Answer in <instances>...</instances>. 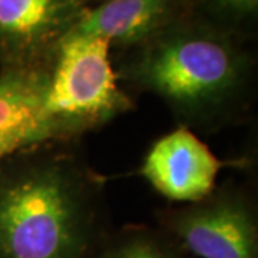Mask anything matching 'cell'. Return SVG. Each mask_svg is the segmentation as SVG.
<instances>
[{"label": "cell", "instance_id": "1", "mask_svg": "<svg viewBox=\"0 0 258 258\" xmlns=\"http://www.w3.org/2000/svg\"><path fill=\"white\" fill-rule=\"evenodd\" d=\"M71 142L0 162V258H83L103 211V181Z\"/></svg>", "mask_w": 258, "mask_h": 258}, {"label": "cell", "instance_id": "2", "mask_svg": "<svg viewBox=\"0 0 258 258\" xmlns=\"http://www.w3.org/2000/svg\"><path fill=\"white\" fill-rule=\"evenodd\" d=\"M120 64L119 78L159 96L188 129L214 132L252 101V62L218 29L179 19Z\"/></svg>", "mask_w": 258, "mask_h": 258}, {"label": "cell", "instance_id": "3", "mask_svg": "<svg viewBox=\"0 0 258 258\" xmlns=\"http://www.w3.org/2000/svg\"><path fill=\"white\" fill-rule=\"evenodd\" d=\"M109 50L103 37L68 33L47 57L43 106L57 141H74L134 108Z\"/></svg>", "mask_w": 258, "mask_h": 258}, {"label": "cell", "instance_id": "4", "mask_svg": "<svg viewBox=\"0 0 258 258\" xmlns=\"http://www.w3.org/2000/svg\"><path fill=\"white\" fill-rule=\"evenodd\" d=\"M162 222L201 258H258L257 208L240 184L225 182L208 197L161 215Z\"/></svg>", "mask_w": 258, "mask_h": 258}, {"label": "cell", "instance_id": "5", "mask_svg": "<svg viewBox=\"0 0 258 258\" xmlns=\"http://www.w3.org/2000/svg\"><path fill=\"white\" fill-rule=\"evenodd\" d=\"M88 9L81 0H0L2 68H39Z\"/></svg>", "mask_w": 258, "mask_h": 258}, {"label": "cell", "instance_id": "6", "mask_svg": "<svg viewBox=\"0 0 258 258\" xmlns=\"http://www.w3.org/2000/svg\"><path fill=\"white\" fill-rule=\"evenodd\" d=\"M224 165L191 129L181 126L151 147L139 175L166 200L192 204L215 189Z\"/></svg>", "mask_w": 258, "mask_h": 258}, {"label": "cell", "instance_id": "7", "mask_svg": "<svg viewBox=\"0 0 258 258\" xmlns=\"http://www.w3.org/2000/svg\"><path fill=\"white\" fill-rule=\"evenodd\" d=\"M45 68L0 71V162L33 145L57 141L45 113Z\"/></svg>", "mask_w": 258, "mask_h": 258}, {"label": "cell", "instance_id": "8", "mask_svg": "<svg viewBox=\"0 0 258 258\" xmlns=\"http://www.w3.org/2000/svg\"><path fill=\"white\" fill-rule=\"evenodd\" d=\"M181 19L178 0H106L86 9L69 33L99 36L111 46H138Z\"/></svg>", "mask_w": 258, "mask_h": 258}, {"label": "cell", "instance_id": "9", "mask_svg": "<svg viewBox=\"0 0 258 258\" xmlns=\"http://www.w3.org/2000/svg\"><path fill=\"white\" fill-rule=\"evenodd\" d=\"M106 258H176L165 244L149 231L135 230L126 234L113 248L109 249Z\"/></svg>", "mask_w": 258, "mask_h": 258}, {"label": "cell", "instance_id": "10", "mask_svg": "<svg viewBox=\"0 0 258 258\" xmlns=\"http://www.w3.org/2000/svg\"><path fill=\"white\" fill-rule=\"evenodd\" d=\"M212 6L235 18L249 16L257 12L258 0H210Z\"/></svg>", "mask_w": 258, "mask_h": 258}, {"label": "cell", "instance_id": "11", "mask_svg": "<svg viewBox=\"0 0 258 258\" xmlns=\"http://www.w3.org/2000/svg\"><path fill=\"white\" fill-rule=\"evenodd\" d=\"M81 2H82L83 5L86 6V3H89V2H96V3L99 5V3H102V2H106V0H81Z\"/></svg>", "mask_w": 258, "mask_h": 258}]
</instances>
